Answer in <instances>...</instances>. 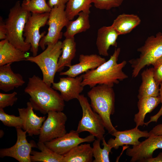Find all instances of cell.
<instances>
[{"mask_svg": "<svg viewBox=\"0 0 162 162\" xmlns=\"http://www.w3.org/2000/svg\"><path fill=\"white\" fill-rule=\"evenodd\" d=\"M4 131L2 130H0V138L4 136Z\"/></svg>", "mask_w": 162, "mask_h": 162, "instance_id": "cell-40", "label": "cell"}, {"mask_svg": "<svg viewBox=\"0 0 162 162\" xmlns=\"http://www.w3.org/2000/svg\"><path fill=\"white\" fill-rule=\"evenodd\" d=\"M38 152L32 150L30 159L32 162H63V156L56 153L49 148L45 143L38 141Z\"/></svg>", "mask_w": 162, "mask_h": 162, "instance_id": "cell-26", "label": "cell"}, {"mask_svg": "<svg viewBox=\"0 0 162 162\" xmlns=\"http://www.w3.org/2000/svg\"><path fill=\"white\" fill-rule=\"evenodd\" d=\"M76 52L74 38H65L62 42V53L58 62L57 72H61L65 67H69Z\"/></svg>", "mask_w": 162, "mask_h": 162, "instance_id": "cell-25", "label": "cell"}, {"mask_svg": "<svg viewBox=\"0 0 162 162\" xmlns=\"http://www.w3.org/2000/svg\"><path fill=\"white\" fill-rule=\"evenodd\" d=\"M32 13L22 7L17 1L10 10L5 21L7 29V39L16 47L26 52L30 50L31 45L26 43L23 36L26 24Z\"/></svg>", "mask_w": 162, "mask_h": 162, "instance_id": "cell-4", "label": "cell"}, {"mask_svg": "<svg viewBox=\"0 0 162 162\" xmlns=\"http://www.w3.org/2000/svg\"><path fill=\"white\" fill-rule=\"evenodd\" d=\"M17 94L15 92L10 94L0 92V108L4 109L7 107L13 106L18 99Z\"/></svg>", "mask_w": 162, "mask_h": 162, "instance_id": "cell-33", "label": "cell"}, {"mask_svg": "<svg viewBox=\"0 0 162 162\" xmlns=\"http://www.w3.org/2000/svg\"><path fill=\"white\" fill-rule=\"evenodd\" d=\"M160 86L159 96L161 103V106L158 112L155 115L150 117V120L147 122L148 124L152 122H157L160 116H162V83L160 84Z\"/></svg>", "mask_w": 162, "mask_h": 162, "instance_id": "cell-35", "label": "cell"}, {"mask_svg": "<svg viewBox=\"0 0 162 162\" xmlns=\"http://www.w3.org/2000/svg\"><path fill=\"white\" fill-rule=\"evenodd\" d=\"M63 162H92V148L89 143L77 145L63 155Z\"/></svg>", "mask_w": 162, "mask_h": 162, "instance_id": "cell-24", "label": "cell"}, {"mask_svg": "<svg viewBox=\"0 0 162 162\" xmlns=\"http://www.w3.org/2000/svg\"><path fill=\"white\" fill-rule=\"evenodd\" d=\"M100 140L95 139L93 142L92 152L94 159L93 162H109V154L112 148L106 142L104 137L102 141L103 148L100 146Z\"/></svg>", "mask_w": 162, "mask_h": 162, "instance_id": "cell-29", "label": "cell"}, {"mask_svg": "<svg viewBox=\"0 0 162 162\" xmlns=\"http://www.w3.org/2000/svg\"><path fill=\"white\" fill-rule=\"evenodd\" d=\"M142 82L138 90V99L144 97L159 96V86L154 80L153 68H147L141 74Z\"/></svg>", "mask_w": 162, "mask_h": 162, "instance_id": "cell-21", "label": "cell"}, {"mask_svg": "<svg viewBox=\"0 0 162 162\" xmlns=\"http://www.w3.org/2000/svg\"><path fill=\"white\" fill-rule=\"evenodd\" d=\"M112 135L115 136V138H110L107 143L116 149L124 145H137L141 142L139 140L140 138H147L150 136L147 131H141L136 126L133 129L124 131L117 130Z\"/></svg>", "mask_w": 162, "mask_h": 162, "instance_id": "cell-16", "label": "cell"}, {"mask_svg": "<svg viewBox=\"0 0 162 162\" xmlns=\"http://www.w3.org/2000/svg\"><path fill=\"white\" fill-rule=\"evenodd\" d=\"M79 61L78 63L72 65L67 70L60 72L59 75L75 77L89 70L97 68L106 61L104 58L94 54H80Z\"/></svg>", "mask_w": 162, "mask_h": 162, "instance_id": "cell-15", "label": "cell"}, {"mask_svg": "<svg viewBox=\"0 0 162 162\" xmlns=\"http://www.w3.org/2000/svg\"><path fill=\"white\" fill-rule=\"evenodd\" d=\"M33 110L30 101L27 102L26 108L18 109L19 116L22 122V129L31 136L39 135L41 126L46 119L45 116H38Z\"/></svg>", "mask_w": 162, "mask_h": 162, "instance_id": "cell-17", "label": "cell"}, {"mask_svg": "<svg viewBox=\"0 0 162 162\" xmlns=\"http://www.w3.org/2000/svg\"><path fill=\"white\" fill-rule=\"evenodd\" d=\"M95 140V137L90 134L84 138L80 137L76 130H71L68 133L45 143L49 148L62 155L65 154L74 147L83 142H90Z\"/></svg>", "mask_w": 162, "mask_h": 162, "instance_id": "cell-12", "label": "cell"}, {"mask_svg": "<svg viewBox=\"0 0 162 162\" xmlns=\"http://www.w3.org/2000/svg\"><path fill=\"white\" fill-rule=\"evenodd\" d=\"M28 56L26 52L16 47L7 39L0 41V67L25 60Z\"/></svg>", "mask_w": 162, "mask_h": 162, "instance_id": "cell-20", "label": "cell"}, {"mask_svg": "<svg viewBox=\"0 0 162 162\" xmlns=\"http://www.w3.org/2000/svg\"><path fill=\"white\" fill-rule=\"evenodd\" d=\"M89 14L81 12L74 20H70L66 26V29L63 35L65 38H74L76 34L85 32L90 27Z\"/></svg>", "mask_w": 162, "mask_h": 162, "instance_id": "cell-27", "label": "cell"}, {"mask_svg": "<svg viewBox=\"0 0 162 162\" xmlns=\"http://www.w3.org/2000/svg\"><path fill=\"white\" fill-rule=\"evenodd\" d=\"M138 99V112L134 115V119L137 127L144 125V119L146 114L151 112L161 103L159 96L144 97Z\"/></svg>", "mask_w": 162, "mask_h": 162, "instance_id": "cell-22", "label": "cell"}, {"mask_svg": "<svg viewBox=\"0 0 162 162\" xmlns=\"http://www.w3.org/2000/svg\"><path fill=\"white\" fill-rule=\"evenodd\" d=\"M137 51L140 52L139 57L129 61L133 68L132 77H136L142 69L152 64L162 56V33L148 37L143 45Z\"/></svg>", "mask_w": 162, "mask_h": 162, "instance_id": "cell-6", "label": "cell"}, {"mask_svg": "<svg viewBox=\"0 0 162 162\" xmlns=\"http://www.w3.org/2000/svg\"><path fill=\"white\" fill-rule=\"evenodd\" d=\"M120 52V48L116 49L107 61L82 74V86L91 88L98 85H105L113 87L115 84L128 78V76L123 71L127 62L124 60L120 63L117 62Z\"/></svg>", "mask_w": 162, "mask_h": 162, "instance_id": "cell-2", "label": "cell"}, {"mask_svg": "<svg viewBox=\"0 0 162 162\" xmlns=\"http://www.w3.org/2000/svg\"><path fill=\"white\" fill-rule=\"evenodd\" d=\"M69 0H49L47 3L49 6L53 7L62 5H66Z\"/></svg>", "mask_w": 162, "mask_h": 162, "instance_id": "cell-37", "label": "cell"}, {"mask_svg": "<svg viewBox=\"0 0 162 162\" xmlns=\"http://www.w3.org/2000/svg\"><path fill=\"white\" fill-rule=\"evenodd\" d=\"M118 35L112 25L103 26L98 30L96 45L100 55L108 56V51L110 47L117 46L116 41Z\"/></svg>", "mask_w": 162, "mask_h": 162, "instance_id": "cell-18", "label": "cell"}, {"mask_svg": "<svg viewBox=\"0 0 162 162\" xmlns=\"http://www.w3.org/2000/svg\"><path fill=\"white\" fill-rule=\"evenodd\" d=\"M92 109L101 117L105 128L112 134L117 131L112 124L110 116L115 112V93L113 87L98 85L87 92Z\"/></svg>", "mask_w": 162, "mask_h": 162, "instance_id": "cell-3", "label": "cell"}, {"mask_svg": "<svg viewBox=\"0 0 162 162\" xmlns=\"http://www.w3.org/2000/svg\"><path fill=\"white\" fill-rule=\"evenodd\" d=\"M21 4L24 10L32 13H49L52 9L46 0H30L28 2L22 1Z\"/></svg>", "mask_w": 162, "mask_h": 162, "instance_id": "cell-30", "label": "cell"}, {"mask_svg": "<svg viewBox=\"0 0 162 162\" xmlns=\"http://www.w3.org/2000/svg\"><path fill=\"white\" fill-rule=\"evenodd\" d=\"M150 136L159 135L162 134V123L154 127L149 132Z\"/></svg>", "mask_w": 162, "mask_h": 162, "instance_id": "cell-38", "label": "cell"}, {"mask_svg": "<svg viewBox=\"0 0 162 162\" xmlns=\"http://www.w3.org/2000/svg\"><path fill=\"white\" fill-rule=\"evenodd\" d=\"M92 3V0H69L65 9L68 18L72 20L81 12L89 14Z\"/></svg>", "mask_w": 162, "mask_h": 162, "instance_id": "cell-28", "label": "cell"}, {"mask_svg": "<svg viewBox=\"0 0 162 162\" xmlns=\"http://www.w3.org/2000/svg\"><path fill=\"white\" fill-rule=\"evenodd\" d=\"M0 120L5 126L15 128H22V122L20 116L7 114L3 109L0 108Z\"/></svg>", "mask_w": 162, "mask_h": 162, "instance_id": "cell-31", "label": "cell"}, {"mask_svg": "<svg viewBox=\"0 0 162 162\" xmlns=\"http://www.w3.org/2000/svg\"><path fill=\"white\" fill-rule=\"evenodd\" d=\"M11 64L0 67V89L5 92L22 86L25 83L21 74L12 70Z\"/></svg>", "mask_w": 162, "mask_h": 162, "instance_id": "cell-19", "label": "cell"}, {"mask_svg": "<svg viewBox=\"0 0 162 162\" xmlns=\"http://www.w3.org/2000/svg\"><path fill=\"white\" fill-rule=\"evenodd\" d=\"M82 110V116L76 131L79 133L87 131L102 140L105 133V126L100 116L92 108L86 97L80 94L77 99Z\"/></svg>", "mask_w": 162, "mask_h": 162, "instance_id": "cell-7", "label": "cell"}, {"mask_svg": "<svg viewBox=\"0 0 162 162\" xmlns=\"http://www.w3.org/2000/svg\"><path fill=\"white\" fill-rule=\"evenodd\" d=\"M124 0H92V3L97 9L110 10L121 5Z\"/></svg>", "mask_w": 162, "mask_h": 162, "instance_id": "cell-32", "label": "cell"}, {"mask_svg": "<svg viewBox=\"0 0 162 162\" xmlns=\"http://www.w3.org/2000/svg\"><path fill=\"white\" fill-rule=\"evenodd\" d=\"M82 80V74L75 77H61L58 82L52 83V87L59 91L64 100L68 102L73 99H77L84 89L81 84Z\"/></svg>", "mask_w": 162, "mask_h": 162, "instance_id": "cell-14", "label": "cell"}, {"mask_svg": "<svg viewBox=\"0 0 162 162\" xmlns=\"http://www.w3.org/2000/svg\"><path fill=\"white\" fill-rule=\"evenodd\" d=\"M49 13H32L25 26L23 36L25 41L31 45L32 56L37 55L40 41L46 34L45 31L40 34V29L47 24Z\"/></svg>", "mask_w": 162, "mask_h": 162, "instance_id": "cell-10", "label": "cell"}, {"mask_svg": "<svg viewBox=\"0 0 162 162\" xmlns=\"http://www.w3.org/2000/svg\"><path fill=\"white\" fill-rule=\"evenodd\" d=\"M153 66L154 77L158 85L162 83V56L155 61L152 64Z\"/></svg>", "mask_w": 162, "mask_h": 162, "instance_id": "cell-34", "label": "cell"}, {"mask_svg": "<svg viewBox=\"0 0 162 162\" xmlns=\"http://www.w3.org/2000/svg\"><path fill=\"white\" fill-rule=\"evenodd\" d=\"M142 162H162V152L159 153L156 157L145 160Z\"/></svg>", "mask_w": 162, "mask_h": 162, "instance_id": "cell-39", "label": "cell"}, {"mask_svg": "<svg viewBox=\"0 0 162 162\" xmlns=\"http://www.w3.org/2000/svg\"><path fill=\"white\" fill-rule=\"evenodd\" d=\"M62 42L59 40L55 44L48 45L40 54L28 56L25 60L37 64L42 72L43 80L51 86L57 72L58 62L62 53Z\"/></svg>", "mask_w": 162, "mask_h": 162, "instance_id": "cell-5", "label": "cell"}, {"mask_svg": "<svg viewBox=\"0 0 162 162\" xmlns=\"http://www.w3.org/2000/svg\"><path fill=\"white\" fill-rule=\"evenodd\" d=\"M40 131L39 141L43 142L62 136L67 133V116L62 111H52L47 113Z\"/></svg>", "mask_w": 162, "mask_h": 162, "instance_id": "cell-9", "label": "cell"}, {"mask_svg": "<svg viewBox=\"0 0 162 162\" xmlns=\"http://www.w3.org/2000/svg\"><path fill=\"white\" fill-rule=\"evenodd\" d=\"M35 75L28 78L24 92L34 110L45 115L50 111H62L64 101L60 94Z\"/></svg>", "mask_w": 162, "mask_h": 162, "instance_id": "cell-1", "label": "cell"}, {"mask_svg": "<svg viewBox=\"0 0 162 162\" xmlns=\"http://www.w3.org/2000/svg\"><path fill=\"white\" fill-rule=\"evenodd\" d=\"M162 149V134L151 135L139 145L127 148L126 154L131 157L130 162H142L153 157L154 152Z\"/></svg>", "mask_w": 162, "mask_h": 162, "instance_id": "cell-13", "label": "cell"}, {"mask_svg": "<svg viewBox=\"0 0 162 162\" xmlns=\"http://www.w3.org/2000/svg\"><path fill=\"white\" fill-rule=\"evenodd\" d=\"M65 7L66 5L54 7L50 12L46 24L49 26L48 32L39 43V46L42 50H45L48 45L55 44L62 38V29L70 21L66 14Z\"/></svg>", "mask_w": 162, "mask_h": 162, "instance_id": "cell-8", "label": "cell"}, {"mask_svg": "<svg viewBox=\"0 0 162 162\" xmlns=\"http://www.w3.org/2000/svg\"><path fill=\"white\" fill-rule=\"evenodd\" d=\"M7 29L5 21L2 16L0 17V40L6 39L7 38Z\"/></svg>", "mask_w": 162, "mask_h": 162, "instance_id": "cell-36", "label": "cell"}, {"mask_svg": "<svg viewBox=\"0 0 162 162\" xmlns=\"http://www.w3.org/2000/svg\"><path fill=\"white\" fill-rule=\"evenodd\" d=\"M17 139L15 144L12 147L1 148L0 157L13 158L19 162H31V153L32 148H38L35 142L31 140L28 142L26 139V131L22 128H16Z\"/></svg>", "mask_w": 162, "mask_h": 162, "instance_id": "cell-11", "label": "cell"}, {"mask_svg": "<svg viewBox=\"0 0 162 162\" xmlns=\"http://www.w3.org/2000/svg\"><path fill=\"white\" fill-rule=\"evenodd\" d=\"M140 17L137 15L123 13L118 15L111 25L119 35L130 33L140 25Z\"/></svg>", "mask_w": 162, "mask_h": 162, "instance_id": "cell-23", "label": "cell"}, {"mask_svg": "<svg viewBox=\"0 0 162 162\" xmlns=\"http://www.w3.org/2000/svg\"><path fill=\"white\" fill-rule=\"evenodd\" d=\"M30 0H24L23 1L25 2H28Z\"/></svg>", "mask_w": 162, "mask_h": 162, "instance_id": "cell-41", "label": "cell"}]
</instances>
